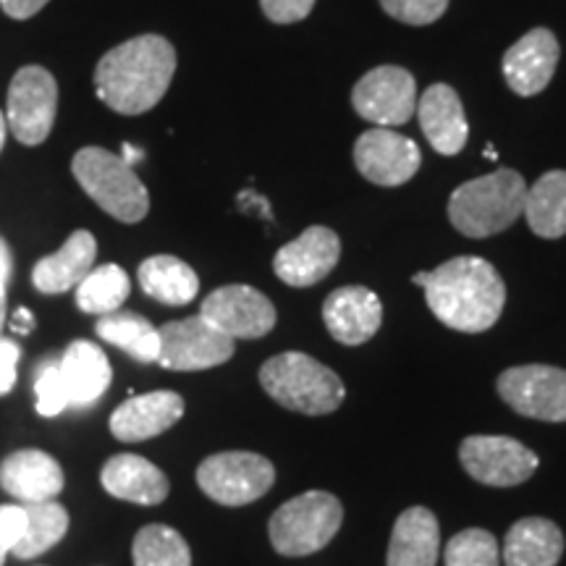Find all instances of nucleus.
<instances>
[{"label":"nucleus","mask_w":566,"mask_h":566,"mask_svg":"<svg viewBox=\"0 0 566 566\" xmlns=\"http://www.w3.org/2000/svg\"><path fill=\"white\" fill-rule=\"evenodd\" d=\"M412 283L424 289L430 313L459 334H483L504 313V279L483 258H454L430 273H415Z\"/></svg>","instance_id":"1"},{"label":"nucleus","mask_w":566,"mask_h":566,"mask_svg":"<svg viewBox=\"0 0 566 566\" xmlns=\"http://www.w3.org/2000/svg\"><path fill=\"white\" fill-rule=\"evenodd\" d=\"M176 74V51L160 34H139L97 63L95 90L111 111L139 116L163 101Z\"/></svg>","instance_id":"2"},{"label":"nucleus","mask_w":566,"mask_h":566,"mask_svg":"<svg viewBox=\"0 0 566 566\" xmlns=\"http://www.w3.org/2000/svg\"><path fill=\"white\" fill-rule=\"evenodd\" d=\"M527 181L512 168L480 176L454 189L449 200V221L470 239H488L506 231L525 212Z\"/></svg>","instance_id":"3"},{"label":"nucleus","mask_w":566,"mask_h":566,"mask_svg":"<svg viewBox=\"0 0 566 566\" xmlns=\"http://www.w3.org/2000/svg\"><path fill=\"white\" fill-rule=\"evenodd\" d=\"M260 386L275 405L310 417L336 412L346 399L342 378L302 352H283L268 359L260 367Z\"/></svg>","instance_id":"4"},{"label":"nucleus","mask_w":566,"mask_h":566,"mask_svg":"<svg viewBox=\"0 0 566 566\" xmlns=\"http://www.w3.org/2000/svg\"><path fill=\"white\" fill-rule=\"evenodd\" d=\"M74 179L97 208L122 223H139L150 210L147 187L122 155L103 147H84L71 163Z\"/></svg>","instance_id":"5"},{"label":"nucleus","mask_w":566,"mask_h":566,"mask_svg":"<svg viewBox=\"0 0 566 566\" xmlns=\"http://www.w3.org/2000/svg\"><path fill=\"white\" fill-rule=\"evenodd\" d=\"M342 522L344 506L334 493L307 491L275 509L268 533L281 556H310L334 541Z\"/></svg>","instance_id":"6"},{"label":"nucleus","mask_w":566,"mask_h":566,"mask_svg":"<svg viewBox=\"0 0 566 566\" xmlns=\"http://www.w3.org/2000/svg\"><path fill=\"white\" fill-rule=\"evenodd\" d=\"M275 483L271 459L252 451H223L197 467V485L221 506H247L263 499Z\"/></svg>","instance_id":"7"},{"label":"nucleus","mask_w":566,"mask_h":566,"mask_svg":"<svg viewBox=\"0 0 566 566\" xmlns=\"http://www.w3.org/2000/svg\"><path fill=\"white\" fill-rule=\"evenodd\" d=\"M59 113V84L42 66H24L13 74L9 87L6 124L21 145L34 147L51 137Z\"/></svg>","instance_id":"8"},{"label":"nucleus","mask_w":566,"mask_h":566,"mask_svg":"<svg viewBox=\"0 0 566 566\" xmlns=\"http://www.w3.org/2000/svg\"><path fill=\"white\" fill-rule=\"evenodd\" d=\"M160 354L158 365L166 370L195 373L210 370L229 363L233 357V338H229L216 325H210L202 315H192L187 321H174L158 328Z\"/></svg>","instance_id":"9"},{"label":"nucleus","mask_w":566,"mask_h":566,"mask_svg":"<svg viewBox=\"0 0 566 566\" xmlns=\"http://www.w3.org/2000/svg\"><path fill=\"white\" fill-rule=\"evenodd\" d=\"M499 396L516 415L566 422V370L554 365H520L499 375Z\"/></svg>","instance_id":"10"},{"label":"nucleus","mask_w":566,"mask_h":566,"mask_svg":"<svg viewBox=\"0 0 566 566\" xmlns=\"http://www.w3.org/2000/svg\"><path fill=\"white\" fill-rule=\"evenodd\" d=\"M459 462L478 483L512 488L533 478L541 459L509 436H470L459 446Z\"/></svg>","instance_id":"11"},{"label":"nucleus","mask_w":566,"mask_h":566,"mask_svg":"<svg viewBox=\"0 0 566 566\" xmlns=\"http://www.w3.org/2000/svg\"><path fill=\"white\" fill-rule=\"evenodd\" d=\"M352 105L365 122L380 129L407 124L417 113L415 76L401 66H378L354 84Z\"/></svg>","instance_id":"12"},{"label":"nucleus","mask_w":566,"mask_h":566,"mask_svg":"<svg viewBox=\"0 0 566 566\" xmlns=\"http://www.w3.org/2000/svg\"><path fill=\"white\" fill-rule=\"evenodd\" d=\"M200 315L233 342L237 338H263L271 334L279 321L273 302L244 283H231V286H221L205 296Z\"/></svg>","instance_id":"13"},{"label":"nucleus","mask_w":566,"mask_h":566,"mask_svg":"<svg viewBox=\"0 0 566 566\" xmlns=\"http://www.w3.org/2000/svg\"><path fill=\"white\" fill-rule=\"evenodd\" d=\"M420 163L422 155L415 139L394 129L375 126L354 142V166L378 187H401L420 171Z\"/></svg>","instance_id":"14"},{"label":"nucleus","mask_w":566,"mask_h":566,"mask_svg":"<svg viewBox=\"0 0 566 566\" xmlns=\"http://www.w3.org/2000/svg\"><path fill=\"white\" fill-rule=\"evenodd\" d=\"M342 260V239L328 226H310L294 242L283 244L273 258V271L283 283L307 289L328 279Z\"/></svg>","instance_id":"15"},{"label":"nucleus","mask_w":566,"mask_h":566,"mask_svg":"<svg viewBox=\"0 0 566 566\" xmlns=\"http://www.w3.org/2000/svg\"><path fill=\"white\" fill-rule=\"evenodd\" d=\"M558 55H562V51H558L554 32L546 30V27L530 30L504 55L506 84L522 97L537 95L554 80Z\"/></svg>","instance_id":"16"},{"label":"nucleus","mask_w":566,"mask_h":566,"mask_svg":"<svg viewBox=\"0 0 566 566\" xmlns=\"http://www.w3.org/2000/svg\"><path fill=\"white\" fill-rule=\"evenodd\" d=\"M323 323L338 344L359 346L378 334L384 323V304L378 294L365 286L336 289L323 304Z\"/></svg>","instance_id":"17"},{"label":"nucleus","mask_w":566,"mask_h":566,"mask_svg":"<svg viewBox=\"0 0 566 566\" xmlns=\"http://www.w3.org/2000/svg\"><path fill=\"white\" fill-rule=\"evenodd\" d=\"M63 485H66V478H63L61 464L40 449L13 451L0 462V488L21 504L59 499Z\"/></svg>","instance_id":"18"},{"label":"nucleus","mask_w":566,"mask_h":566,"mask_svg":"<svg viewBox=\"0 0 566 566\" xmlns=\"http://www.w3.org/2000/svg\"><path fill=\"white\" fill-rule=\"evenodd\" d=\"M184 417V399L176 391H153L126 399L111 415V433L118 441L139 443L171 430Z\"/></svg>","instance_id":"19"},{"label":"nucleus","mask_w":566,"mask_h":566,"mask_svg":"<svg viewBox=\"0 0 566 566\" xmlns=\"http://www.w3.org/2000/svg\"><path fill=\"white\" fill-rule=\"evenodd\" d=\"M417 118L436 153L457 155L464 150L470 139V124H467L462 101L454 87L433 84L424 90V95L417 101Z\"/></svg>","instance_id":"20"},{"label":"nucleus","mask_w":566,"mask_h":566,"mask_svg":"<svg viewBox=\"0 0 566 566\" xmlns=\"http://www.w3.org/2000/svg\"><path fill=\"white\" fill-rule=\"evenodd\" d=\"M101 483L113 499L139 506H158L168 499L171 483L166 472L150 459L137 454H116L103 464Z\"/></svg>","instance_id":"21"},{"label":"nucleus","mask_w":566,"mask_h":566,"mask_svg":"<svg viewBox=\"0 0 566 566\" xmlns=\"http://www.w3.org/2000/svg\"><path fill=\"white\" fill-rule=\"evenodd\" d=\"M59 363L71 407H95L111 388L113 367L97 344L71 342L59 357Z\"/></svg>","instance_id":"22"},{"label":"nucleus","mask_w":566,"mask_h":566,"mask_svg":"<svg viewBox=\"0 0 566 566\" xmlns=\"http://www.w3.org/2000/svg\"><path fill=\"white\" fill-rule=\"evenodd\" d=\"M97 258V239L90 231H74L59 252L42 258L32 271L34 289L42 294H63L84 281Z\"/></svg>","instance_id":"23"},{"label":"nucleus","mask_w":566,"mask_h":566,"mask_svg":"<svg viewBox=\"0 0 566 566\" xmlns=\"http://www.w3.org/2000/svg\"><path fill=\"white\" fill-rule=\"evenodd\" d=\"M441 551V527L436 514L412 506L399 514L388 546V566H436Z\"/></svg>","instance_id":"24"},{"label":"nucleus","mask_w":566,"mask_h":566,"mask_svg":"<svg viewBox=\"0 0 566 566\" xmlns=\"http://www.w3.org/2000/svg\"><path fill=\"white\" fill-rule=\"evenodd\" d=\"M564 554V535L551 520L527 516L509 527L501 558L506 566H556Z\"/></svg>","instance_id":"25"},{"label":"nucleus","mask_w":566,"mask_h":566,"mask_svg":"<svg viewBox=\"0 0 566 566\" xmlns=\"http://www.w3.org/2000/svg\"><path fill=\"white\" fill-rule=\"evenodd\" d=\"M139 286L155 302L168 307H184L200 292V279L195 268L174 254H153L139 265Z\"/></svg>","instance_id":"26"},{"label":"nucleus","mask_w":566,"mask_h":566,"mask_svg":"<svg viewBox=\"0 0 566 566\" xmlns=\"http://www.w3.org/2000/svg\"><path fill=\"white\" fill-rule=\"evenodd\" d=\"M522 216L541 239L566 237V171H548L527 187Z\"/></svg>","instance_id":"27"},{"label":"nucleus","mask_w":566,"mask_h":566,"mask_svg":"<svg viewBox=\"0 0 566 566\" xmlns=\"http://www.w3.org/2000/svg\"><path fill=\"white\" fill-rule=\"evenodd\" d=\"M95 334L101 336L103 342L118 346V349L129 354L137 363H158L160 334L147 317L116 310V313L101 315V321L95 323Z\"/></svg>","instance_id":"28"},{"label":"nucleus","mask_w":566,"mask_h":566,"mask_svg":"<svg viewBox=\"0 0 566 566\" xmlns=\"http://www.w3.org/2000/svg\"><path fill=\"white\" fill-rule=\"evenodd\" d=\"M24 506V535L11 551L17 558H38L48 554L53 546H59L63 535L69 533V512L59 501H40V504H21Z\"/></svg>","instance_id":"29"},{"label":"nucleus","mask_w":566,"mask_h":566,"mask_svg":"<svg viewBox=\"0 0 566 566\" xmlns=\"http://www.w3.org/2000/svg\"><path fill=\"white\" fill-rule=\"evenodd\" d=\"M132 294V281L122 265L92 268L76 286V307L87 315H108L124 307Z\"/></svg>","instance_id":"30"},{"label":"nucleus","mask_w":566,"mask_h":566,"mask_svg":"<svg viewBox=\"0 0 566 566\" xmlns=\"http://www.w3.org/2000/svg\"><path fill=\"white\" fill-rule=\"evenodd\" d=\"M134 566H192V551L179 530L168 525L142 527L132 546Z\"/></svg>","instance_id":"31"},{"label":"nucleus","mask_w":566,"mask_h":566,"mask_svg":"<svg viewBox=\"0 0 566 566\" xmlns=\"http://www.w3.org/2000/svg\"><path fill=\"white\" fill-rule=\"evenodd\" d=\"M501 548L483 527L462 530L446 543V566H499Z\"/></svg>","instance_id":"32"},{"label":"nucleus","mask_w":566,"mask_h":566,"mask_svg":"<svg viewBox=\"0 0 566 566\" xmlns=\"http://www.w3.org/2000/svg\"><path fill=\"white\" fill-rule=\"evenodd\" d=\"M34 409L42 417H59L66 412L69 405V391L66 384H63V373L59 359H48L38 367V378H34Z\"/></svg>","instance_id":"33"},{"label":"nucleus","mask_w":566,"mask_h":566,"mask_svg":"<svg viewBox=\"0 0 566 566\" xmlns=\"http://www.w3.org/2000/svg\"><path fill=\"white\" fill-rule=\"evenodd\" d=\"M388 17L409 27L433 24L449 9V0H380Z\"/></svg>","instance_id":"34"},{"label":"nucleus","mask_w":566,"mask_h":566,"mask_svg":"<svg viewBox=\"0 0 566 566\" xmlns=\"http://www.w3.org/2000/svg\"><path fill=\"white\" fill-rule=\"evenodd\" d=\"M24 506L21 504H3L0 506V566L6 564V556L17 548V543L24 535Z\"/></svg>","instance_id":"35"},{"label":"nucleus","mask_w":566,"mask_h":566,"mask_svg":"<svg viewBox=\"0 0 566 566\" xmlns=\"http://www.w3.org/2000/svg\"><path fill=\"white\" fill-rule=\"evenodd\" d=\"M263 13L273 24H296L315 9V0H260Z\"/></svg>","instance_id":"36"},{"label":"nucleus","mask_w":566,"mask_h":566,"mask_svg":"<svg viewBox=\"0 0 566 566\" xmlns=\"http://www.w3.org/2000/svg\"><path fill=\"white\" fill-rule=\"evenodd\" d=\"M21 359V346L11 338H0V396L11 394L17 386V367Z\"/></svg>","instance_id":"37"},{"label":"nucleus","mask_w":566,"mask_h":566,"mask_svg":"<svg viewBox=\"0 0 566 566\" xmlns=\"http://www.w3.org/2000/svg\"><path fill=\"white\" fill-rule=\"evenodd\" d=\"M51 3V0H0V9L9 19H17V21H24V19H32L34 13L45 9V6Z\"/></svg>","instance_id":"38"},{"label":"nucleus","mask_w":566,"mask_h":566,"mask_svg":"<svg viewBox=\"0 0 566 566\" xmlns=\"http://www.w3.org/2000/svg\"><path fill=\"white\" fill-rule=\"evenodd\" d=\"M11 273H13V254H11V247H9V242H6L3 237H0V300H3L6 289H9Z\"/></svg>","instance_id":"39"},{"label":"nucleus","mask_w":566,"mask_h":566,"mask_svg":"<svg viewBox=\"0 0 566 566\" xmlns=\"http://www.w3.org/2000/svg\"><path fill=\"white\" fill-rule=\"evenodd\" d=\"M13 331H17V334H21V336L32 334V331H34V317H32L30 310L19 307L17 313H13Z\"/></svg>","instance_id":"40"},{"label":"nucleus","mask_w":566,"mask_h":566,"mask_svg":"<svg viewBox=\"0 0 566 566\" xmlns=\"http://www.w3.org/2000/svg\"><path fill=\"white\" fill-rule=\"evenodd\" d=\"M145 158V153L142 150H134L132 145H124V160L129 163V166H137V160Z\"/></svg>","instance_id":"41"},{"label":"nucleus","mask_w":566,"mask_h":566,"mask_svg":"<svg viewBox=\"0 0 566 566\" xmlns=\"http://www.w3.org/2000/svg\"><path fill=\"white\" fill-rule=\"evenodd\" d=\"M6 129H9V124H6L3 113H0V153H3V145H6Z\"/></svg>","instance_id":"42"},{"label":"nucleus","mask_w":566,"mask_h":566,"mask_svg":"<svg viewBox=\"0 0 566 566\" xmlns=\"http://www.w3.org/2000/svg\"><path fill=\"white\" fill-rule=\"evenodd\" d=\"M3 325H6V296L0 300V338H3Z\"/></svg>","instance_id":"43"}]
</instances>
